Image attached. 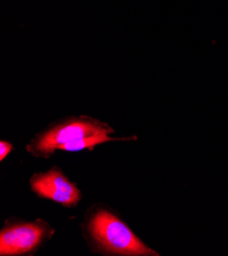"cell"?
<instances>
[{
	"instance_id": "obj_1",
	"label": "cell",
	"mask_w": 228,
	"mask_h": 256,
	"mask_svg": "<svg viewBox=\"0 0 228 256\" xmlns=\"http://www.w3.org/2000/svg\"><path fill=\"white\" fill-rule=\"evenodd\" d=\"M89 232L98 246L108 253L121 255H158L148 248L115 214L99 210L89 222Z\"/></svg>"
},
{
	"instance_id": "obj_2",
	"label": "cell",
	"mask_w": 228,
	"mask_h": 256,
	"mask_svg": "<svg viewBox=\"0 0 228 256\" xmlns=\"http://www.w3.org/2000/svg\"><path fill=\"white\" fill-rule=\"evenodd\" d=\"M104 132L111 133L112 129L99 120L86 116L71 118L38 136L32 147L39 154L48 156L63 144Z\"/></svg>"
},
{
	"instance_id": "obj_3",
	"label": "cell",
	"mask_w": 228,
	"mask_h": 256,
	"mask_svg": "<svg viewBox=\"0 0 228 256\" xmlns=\"http://www.w3.org/2000/svg\"><path fill=\"white\" fill-rule=\"evenodd\" d=\"M47 232V226L41 222H20L4 228L0 233V254L28 253L40 245Z\"/></svg>"
},
{
	"instance_id": "obj_4",
	"label": "cell",
	"mask_w": 228,
	"mask_h": 256,
	"mask_svg": "<svg viewBox=\"0 0 228 256\" xmlns=\"http://www.w3.org/2000/svg\"><path fill=\"white\" fill-rule=\"evenodd\" d=\"M30 184L39 196L54 200L65 206H74L81 199L78 188L57 168L35 174Z\"/></svg>"
},
{
	"instance_id": "obj_5",
	"label": "cell",
	"mask_w": 228,
	"mask_h": 256,
	"mask_svg": "<svg viewBox=\"0 0 228 256\" xmlns=\"http://www.w3.org/2000/svg\"><path fill=\"white\" fill-rule=\"evenodd\" d=\"M114 140H118V139L111 138L108 136L107 132H104V133H98V134H95L92 136H88V137H85V138H82L79 140L63 144V145L59 146L57 149L64 150V151H79V150H83L85 148H92L97 144L106 143V142L114 141Z\"/></svg>"
},
{
	"instance_id": "obj_6",
	"label": "cell",
	"mask_w": 228,
	"mask_h": 256,
	"mask_svg": "<svg viewBox=\"0 0 228 256\" xmlns=\"http://www.w3.org/2000/svg\"><path fill=\"white\" fill-rule=\"evenodd\" d=\"M13 146L11 143L2 141L0 142V160H4L8 156L9 153L12 151Z\"/></svg>"
}]
</instances>
